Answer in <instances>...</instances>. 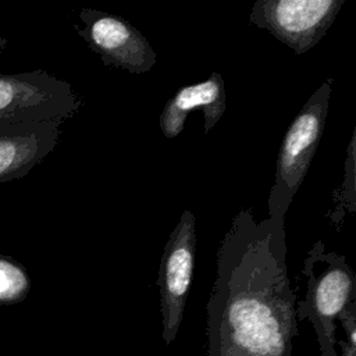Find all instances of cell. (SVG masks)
<instances>
[{
    "label": "cell",
    "mask_w": 356,
    "mask_h": 356,
    "mask_svg": "<svg viewBox=\"0 0 356 356\" xmlns=\"http://www.w3.org/2000/svg\"><path fill=\"white\" fill-rule=\"evenodd\" d=\"M284 221L232 218L217 252L207 302V356H292L296 295L286 266Z\"/></svg>",
    "instance_id": "1"
},
{
    "label": "cell",
    "mask_w": 356,
    "mask_h": 356,
    "mask_svg": "<svg viewBox=\"0 0 356 356\" xmlns=\"http://www.w3.org/2000/svg\"><path fill=\"white\" fill-rule=\"evenodd\" d=\"M302 273L307 277V291L298 303L296 318H309L314 327L321 356H338L335 350V321L356 305V278L345 257L325 252L317 241L303 260Z\"/></svg>",
    "instance_id": "2"
},
{
    "label": "cell",
    "mask_w": 356,
    "mask_h": 356,
    "mask_svg": "<svg viewBox=\"0 0 356 356\" xmlns=\"http://www.w3.org/2000/svg\"><path fill=\"white\" fill-rule=\"evenodd\" d=\"M332 79L323 82L291 122L281 142L275 182L270 189L268 217L284 221L289 204L300 188L323 136Z\"/></svg>",
    "instance_id": "3"
},
{
    "label": "cell",
    "mask_w": 356,
    "mask_h": 356,
    "mask_svg": "<svg viewBox=\"0 0 356 356\" xmlns=\"http://www.w3.org/2000/svg\"><path fill=\"white\" fill-rule=\"evenodd\" d=\"M81 97L72 86L43 70L0 74V122H65L78 113Z\"/></svg>",
    "instance_id": "4"
},
{
    "label": "cell",
    "mask_w": 356,
    "mask_h": 356,
    "mask_svg": "<svg viewBox=\"0 0 356 356\" xmlns=\"http://www.w3.org/2000/svg\"><path fill=\"white\" fill-rule=\"evenodd\" d=\"M343 3L345 0H257L249 19L300 56L320 42Z\"/></svg>",
    "instance_id": "5"
},
{
    "label": "cell",
    "mask_w": 356,
    "mask_h": 356,
    "mask_svg": "<svg viewBox=\"0 0 356 356\" xmlns=\"http://www.w3.org/2000/svg\"><path fill=\"white\" fill-rule=\"evenodd\" d=\"M195 216L185 210L170 234L160 260L157 286L160 291V310L163 339L170 345L181 327L186 298L192 284L196 254Z\"/></svg>",
    "instance_id": "6"
},
{
    "label": "cell",
    "mask_w": 356,
    "mask_h": 356,
    "mask_svg": "<svg viewBox=\"0 0 356 356\" xmlns=\"http://www.w3.org/2000/svg\"><path fill=\"white\" fill-rule=\"evenodd\" d=\"M78 18L82 25H75V31L106 67L143 74L156 64V51L149 40L122 17L81 8Z\"/></svg>",
    "instance_id": "7"
},
{
    "label": "cell",
    "mask_w": 356,
    "mask_h": 356,
    "mask_svg": "<svg viewBox=\"0 0 356 356\" xmlns=\"http://www.w3.org/2000/svg\"><path fill=\"white\" fill-rule=\"evenodd\" d=\"M63 121L0 122V185L25 177L58 143Z\"/></svg>",
    "instance_id": "8"
},
{
    "label": "cell",
    "mask_w": 356,
    "mask_h": 356,
    "mask_svg": "<svg viewBox=\"0 0 356 356\" xmlns=\"http://www.w3.org/2000/svg\"><path fill=\"white\" fill-rule=\"evenodd\" d=\"M195 108L203 111L204 134H209L225 111L224 79L218 72H213L206 81L179 88L167 100L159 120L163 135L165 138L178 136L188 114Z\"/></svg>",
    "instance_id": "9"
},
{
    "label": "cell",
    "mask_w": 356,
    "mask_h": 356,
    "mask_svg": "<svg viewBox=\"0 0 356 356\" xmlns=\"http://www.w3.org/2000/svg\"><path fill=\"white\" fill-rule=\"evenodd\" d=\"M31 291V278L15 259L0 254V305L22 302Z\"/></svg>",
    "instance_id": "10"
},
{
    "label": "cell",
    "mask_w": 356,
    "mask_h": 356,
    "mask_svg": "<svg viewBox=\"0 0 356 356\" xmlns=\"http://www.w3.org/2000/svg\"><path fill=\"white\" fill-rule=\"evenodd\" d=\"M355 132L350 136V142L348 146V159L345 163V179L343 185L341 186V196H338V203L335 207V213L332 214V224L339 222L345 211L353 213L355 211Z\"/></svg>",
    "instance_id": "11"
},
{
    "label": "cell",
    "mask_w": 356,
    "mask_h": 356,
    "mask_svg": "<svg viewBox=\"0 0 356 356\" xmlns=\"http://www.w3.org/2000/svg\"><path fill=\"white\" fill-rule=\"evenodd\" d=\"M338 321L345 330V341H339V356H356V305L349 306Z\"/></svg>",
    "instance_id": "12"
},
{
    "label": "cell",
    "mask_w": 356,
    "mask_h": 356,
    "mask_svg": "<svg viewBox=\"0 0 356 356\" xmlns=\"http://www.w3.org/2000/svg\"><path fill=\"white\" fill-rule=\"evenodd\" d=\"M6 49H7V39H4V38L0 36V56L4 53Z\"/></svg>",
    "instance_id": "13"
}]
</instances>
